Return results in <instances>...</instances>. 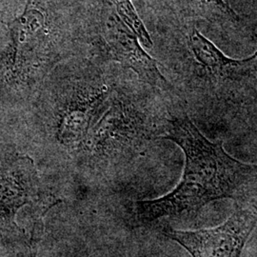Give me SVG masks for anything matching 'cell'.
I'll return each instance as SVG.
<instances>
[{"instance_id":"obj_1","label":"cell","mask_w":257,"mask_h":257,"mask_svg":"<svg viewBox=\"0 0 257 257\" xmlns=\"http://www.w3.org/2000/svg\"><path fill=\"white\" fill-rule=\"evenodd\" d=\"M163 138L183 150V177L165 196L135 203L134 218L138 225L167 216L196 215L209 203L236 197L257 178L256 165L230 156L222 142L205 138L187 115L169 120Z\"/></svg>"},{"instance_id":"obj_2","label":"cell","mask_w":257,"mask_h":257,"mask_svg":"<svg viewBox=\"0 0 257 257\" xmlns=\"http://www.w3.org/2000/svg\"><path fill=\"white\" fill-rule=\"evenodd\" d=\"M188 74L194 91L204 100L238 104L256 94L257 52L246 59H233L195 28L184 37Z\"/></svg>"},{"instance_id":"obj_3","label":"cell","mask_w":257,"mask_h":257,"mask_svg":"<svg viewBox=\"0 0 257 257\" xmlns=\"http://www.w3.org/2000/svg\"><path fill=\"white\" fill-rule=\"evenodd\" d=\"M257 225V207L237 208L222 225L213 229L169 230V237L193 257H241L242 250Z\"/></svg>"},{"instance_id":"obj_4","label":"cell","mask_w":257,"mask_h":257,"mask_svg":"<svg viewBox=\"0 0 257 257\" xmlns=\"http://www.w3.org/2000/svg\"><path fill=\"white\" fill-rule=\"evenodd\" d=\"M44 1L28 0L23 13L10 24L9 71L13 78L38 68L48 51L51 21Z\"/></svg>"},{"instance_id":"obj_5","label":"cell","mask_w":257,"mask_h":257,"mask_svg":"<svg viewBox=\"0 0 257 257\" xmlns=\"http://www.w3.org/2000/svg\"><path fill=\"white\" fill-rule=\"evenodd\" d=\"M101 37L110 58L134 71L141 81L161 89L169 85L157 62L140 46L136 33L119 18L101 15Z\"/></svg>"},{"instance_id":"obj_6","label":"cell","mask_w":257,"mask_h":257,"mask_svg":"<svg viewBox=\"0 0 257 257\" xmlns=\"http://www.w3.org/2000/svg\"><path fill=\"white\" fill-rule=\"evenodd\" d=\"M110 91H100L68 105L62 114L60 137L66 143H76L86 138L109 108Z\"/></svg>"},{"instance_id":"obj_7","label":"cell","mask_w":257,"mask_h":257,"mask_svg":"<svg viewBox=\"0 0 257 257\" xmlns=\"http://www.w3.org/2000/svg\"><path fill=\"white\" fill-rule=\"evenodd\" d=\"M184 18L219 26L237 24L240 18L224 0H174Z\"/></svg>"},{"instance_id":"obj_8","label":"cell","mask_w":257,"mask_h":257,"mask_svg":"<svg viewBox=\"0 0 257 257\" xmlns=\"http://www.w3.org/2000/svg\"><path fill=\"white\" fill-rule=\"evenodd\" d=\"M111 14L119 18L136 33L139 41L148 48L153 47V41L142 20L138 17L132 0H102L101 15Z\"/></svg>"}]
</instances>
